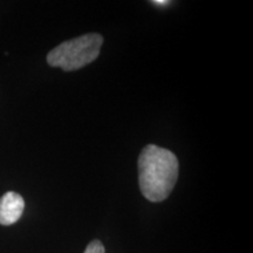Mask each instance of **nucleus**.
<instances>
[{
	"instance_id": "7ed1b4c3",
	"label": "nucleus",
	"mask_w": 253,
	"mask_h": 253,
	"mask_svg": "<svg viewBox=\"0 0 253 253\" xmlns=\"http://www.w3.org/2000/svg\"><path fill=\"white\" fill-rule=\"evenodd\" d=\"M25 210V201L18 192L8 191L0 198V225H13Z\"/></svg>"
},
{
	"instance_id": "f257e3e1",
	"label": "nucleus",
	"mask_w": 253,
	"mask_h": 253,
	"mask_svg": "<svg viewBox=\"0 0 253 253\" xmlns=\"http://www.w3.org/2000/svg\"><path fill=\"white\" fill-rule=\"evenodd\" d=\"M138 183L145 199L160 203L169 197L178 178L179 164L172 151L148 144L138 156Z\"/></svg>"
},
{
	"instance_id": "f03ea898",
	"label": "nucleus",
	"mask_w": 253,
	"mask_h": 253,
	"mask_svg": "<svg viewBox=\"0 0 253 253\" xmlns=\"http://www.w3.org/2000/svg\"><path fill=\"white\" fill-rule=\"evenodd\" d=\"M102 43L103 37L99 33H88L65 41L47 54V63L65 72L77 71L97 59Z\"/></svg>"
},
{
	"instance_id": "20e7f679",
	"label": "nucleus",
	"mask_w": 253,
	"mask_h": 253,
	"mask_svg": "<svg viewBox=\"0 0 253 253\" xmlns=\"http://www.w3.org/2000/svg\"><path fill=\"white\" fill-rule=\"evenodd\" d=\"M84 253H106V249L101 240L94 239L86 246Z\"/></svg>"
},
{
	"instance_id": "39448f33",
	"label": "nucleus",
	"mask_w": 253,
	"mask_h": 253,
	"mask_svg": "<svg viewBox=\"0 0 253 253\" xmlns=\"http://www.w3.org/2000/svg\"><path fill=\"white\" fill-rule=\"evenodd\" d=\"M153 4L157 5V6H166L168 4H170V1H166V0H156V1H153Z\"/></svg>"
}]
</instances>
